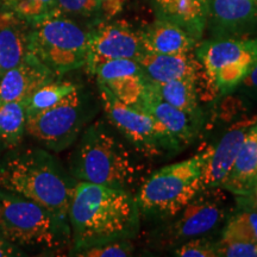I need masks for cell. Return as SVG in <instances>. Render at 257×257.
<instances>
[{
	"label": "cell",
	"mask_w": 257,
	"mask_h": 257,
	"mask_svg": "<svg viewBox=\"0 0 257 257\" xmlns=\"http://www.w3.org/2000/svg\"><path fill=\"white\" fill-rule=\"evenodd\" d=\"M70 255L98 244L130 240L140 231L141 212L133 192L78 181L68 212Z\"/></svg>",
	"instance_id": "cell-1"
},
{
	"label": "cell",
	"mask_w": 257,
	"mask_h": 257,
	"mask_svg": "<svg viewBox=\"0 0 257 257\" xmlns=\"http://www.w3.org/2000/svg\"><path fill=\"white\" fill-rule=\"evenodd\" d=\"M76 184L78 180L44 149L15 152L0 161V188L37 202L67 223Z\"/></svg>",
	"instance_id": "cell-2"
},
{
	"label": "cell",
	"mask_w": 257,
	"mask_h": 257,
	"mask_svg": "<svg viewBox=\"0 0 257 257\" xmlns=\"http://www.w3.org/2000/svg\"><path fill=\"white\" fill-rule=\"evenodd\" d=\"M70 174L78 181L131 189L144 168L110 123L95 121L83 131L70 155Z\"/></svg>",
	"instance_id": "cell-3"
},
{
	"label": "cell",
	"mask_w": 257,
	"mask_h": 257,
	"mask_svg": "<svg viewBox=\"0 0 257 257\" xmlns=\"http://www.w3.org/2000/svg\"><path fill=\"white\" fill-rule=\"evenodd\" d=\"M213 146H206L191 159L166 166L147 176L137 191L141 216L172 219L202 191L201 178Z\"/></svg>",
	"instance_id": "cell-4"
},
{
	"label": "cell",
	"mask_w": 257,
	"mask_h": 257,
	"mask_svg": "<svg viewBox=\"0 0 257 257\" xmlns=\"http://www.w3.org/2000/svg\"><path fill=\"white\" fill-rule=\"evenodd\" d=\"M0 237L21 246L59 249L72 242L69 223L37 202L0 188Z\"/></svg>",
	"instance_id": "cell-5"
},
{
	"label": "cell",
	"mask_w": 257,
	"mask_h": 257,
	"mask_svg": "<svg viewBox=\"0 0 257 257\" xmlns=\"http://www.w3.org/2000/svg\"><path fill=\"white\" fill-rule=\"evenodd\" d=\"M89 30L69 16L56 11L30 24L29 54L36 57L54 75L60 76L86 66Z\"/></svg>",
	"instance_id": "cell-6"
},
{
	"label": "cell",
	"mask_w": 257,
	"mask_h": 257,
	"mask_svg": "<svg viewBox=\"0 0 257 257\" xmlns=\"http://www.w3.org/2000/svg\"><path fill=\"white\" fill-rule=\"evenodd\" d=\"M194 55L212 95L225 96L238 88L257 63V37L199 41Z\"/></svg>",
	"instance_id": "cell-7"
},
{
	"label": "cell",
	"mask_w": 257,
	"mask_h": 257,
	"mask_svg": "<svg viewBox=\"0 0 257 257\" xmlns=\"http://www.w3.org/2000/svg\"><path fill=\"white\" fill-rule=\"evenodd\" d=\"M94 114L92 99L78 86L56 105L28 115L25 134L53 152H62L79 138Z\"/></svg>",
	"instance_id": "cell-8"
},
{
	"label": "cell",
	"mask_w": 257,
	"mask_h": 257,
	"mask_svg": "<svg viewBox=\"0 0 257 257\" xmlns=\"http://www.w3.org/2000/svg\"><path fill=\"white\" fill-rule=\"evenodd\" d=\"M98 86L108 123L133 146L136 153L144 157L155 159L176 155L181 152L162 124L152 114L123 104L107 88Z\"/></svg>",
	"instance_id": "cell-9"
},
{
	"label": "cell",
	"mask_w": 257,
	"mask_h": 257,
	"mask_svg": "<svg viewBox=\"0 0 257 257\" xmlns=\"http://www.w3.org/2000/svg\"><path fill=\"white\" fill-rule=\"evenodd\" d=\"M221 188L204 189L176 214V219L166 230L169 243H184L217 229L226 216Z\"/></svg>",
	"instance_id": "cell-10"
},
{
	"label": "cell",
	"mask_w": 257,
	"mask_h": 257,
	"mask_svg": "<svg viewBox=\"0 0 257 257\" xmlns=\"http://www.w3.org/2000/svg\"><path fill=\"white\" fill-rule=\"evenodd\" d=\"M146 54L141 29L124 21H107L91 28L88 57L86 67L94 75L101 63L110 60L128 59L138 61Z\"/></svg>",
	"instance_id": "cell-11"
},
{
	"label": "cell",
	"mask_w": 257,
	"mask_h": 257,
	"mask_svg": "<svg viewBox=\"0 0 257 257\" xmlns=\"http://www.w3.org/2000/svg\"><path fill=\"white\" fill-rule=\"evenodd\" d=\"M98 85L104 86L120 102L142 110L148 79L135 60L117 59L101 63L95 70Z\"/></svg>",
	"instance_id": "cell-12"
},
{
	"label": "cell",
	"mask_w": 257,
	"mask_h": 257,
	"mask_svg": "<svg viewBox=\"0 0 257 257\" xmlns=\"http://www.w3.org/2000/svg\"><path fill=\"white\" fill-rule=\"evenodd\" d=\"M210 38H246L257 34V0H210Z\"/></svg>",
	"instance_id": "cell-13"
},
{
	"label": "cell",
	"mask_w": 257,
	"mask_h": 257,
	"mask_svg": "<svg viewBox=\"0 0 257 257\" xmlns=\"http://www.w3.org/2000/svg\"><path fill=\"white\" fill-rule=\"evenodd\" d=\"M142 110L162 124L181 152L197 140L204 123L202 118L194 117L162 100L152 88L149 81Z\"/></svg>",
	"instance_id": "cell-14"
},
{
	"label": "cell",
	"mask_w": 257,
	"mask_h": 257,
	"mask_svg": "<svg viewBox=\"0 0 257 257\" xmlns=\"http://www.w3.org/2000/svg\"><path fill=\"white\" fill-rule=\"evenodd\" d=\"M253 119H243L237 121L223 135L217 146H213L210 159L201 178V187L204 189L220 188L221 184L233 167L240 147L245 138Z\"/></svg>",
	"instance_id": "cell-15"
},
{
	"label": "cell",
	"mask_w": 257,
	"mask_h": 257,
	"mask_svg": "<svg viewBox=\"0 0 257 257\" xmlns=\"http://www.w3.org/2000/svg\"><path fill=\"white\" fill-rule=\"evenodd\" d=\"M55 78L36 57L28 54L21 63L0 78V102L24 101L37 88Z\"/></svg>",
	"instance_id": "cell-16"
},
{
	"label": "cell",
	"mask_w": 257,
	"mask_h": 257,
	"mask_svg": "<svg viewBox=\"0 0 257 257\" xmlns=\"http://www.w3.org/2000/svg\"><path fill=\"white\" fill-rule=\"evenodd\" d=\"M144 75L152 82H168L173 80L192 79L202 76V67L194 51L185 54H143L137 61Z\"/></svg>",
	"instance_id": "cell-17"
},
{
	"label": "cell",
	"mask_w": 257,
	"mask_h": 257,
	"mask_svg": "<svg viewBox=\"0 0 257 257\" xmlns=\"http://www.w3.org/2000/svg\"><path fill=\"white\" fill-rule=\"evenodd\" d=\"M157 19L170 22L201 41L207 28L210 0H150Z\"/></svg>",
	"instance_id": "cell-18"
},
{
	"label": "cell",
	"mask_w": 257,
	"mask_h": 257,
	"mask_svg": "<svg viewBox=\"0 0 257 257\" xmlns=\"http://www.w3.org/2000/svg\"><path fill=\"white\" fill-rule=\"evenodd\" d=\"M257 186V123L244 138L233 167L220 188L234 195H251Z\"/></svg>",
	"instance_id": "cell-19"
},
{
	"label": "cell",
	"mask_w": 257,
	"mask_h": 257,
	"mask_svg": "<svg viewBox=\"0 0 257 257\" xmlns=\"http://www.w3.org/2000/svg\"><path fill=\"white\" fill-rule=\"evenodd\" d=\"M141 37L146 54H185L194 51L199 43L184 29L163 19H155L141 29Z\"/></svg>",
	"instance_id": "cell-20"
},
{
	"label": "cell",
	"mask_w": 257,
	"mask_h": 257,
	"mask_svg": "<svg viewBox=\"0 0 257 257\" xmlns=\"http://www.w3.org/2000/svg\"><path fill=\"white\" fill-rule=\"evenodd\" d=\"M30 24L3 10L0 11V74L14 68L29 54L28 36Z\"/></svg>",
	"instance_id": "cell-21"
},
{
	"label": "cell",
	"mask_w": 257,
	"mask_h": 257,
	"mask_svg": "<svg viewBox=\"0 0 257 257\" xmlns=\"http://www.w3.org/2000/svg\"><path fill=\"white\" fill-rule=\"evenodd\" d=\"M149 83L162 100L173 105L179 110L204 119V114H202V110L199 104L197 80L182 79L173 80L168 82L149 81Z\"/></svg>",
	"instance_id": "cell-22"
},
{
	"label": "cell",
	"mask_w": 257,
	"mask_h": 257,
	"mask_svg": "<svg viewBox=\"0 0 257 257\" xmlns=\"http://www.w3.org/2000/svg\"><path fill=\"white\" fill-rule=\"evenodd\" d=\"M56 4L61 14L83 18L94 27L121 12L125 0H56Z\"/></svg>",
	"instance_id": "cell-23"
},
{
	"label": "cell",
	"mask_w": 257,
	"mask_h": 257,
	"mask_svg": "<svg viewBox=\"0 0 257 257\" xmlns=\"http://www.w3.org/2000/svg\"><path fill=\"white\" fill-rule=\"evenodd\" d=\"M27 112L23 101L0 102V143L4 148L18 147L25 134Z\"/></svg>",
	"instance_id": "cell-24"
},
{
	"label": "cell",
	"mask_w": 257,
	"mask_h": 257,
	"mask_svg": "<svg viewBox=\"0 0 257 257\" xmlns=\"http://www.w3.org/2000/svg\"><path fill=\"white\" fill-rule=\"evenodd\" d=\"M237 202L238 210L226 219L220 239L257 243V208L244 204L239 199Z\"/></svg>",
	"instance_id": "cell-25"
},
{
	"label": "cell",
	"mask_w": 257,
	"mask_h": 257,
	"mask_svg": "<svg viewBox=\"0 0 257 257\" xmlns=\"http://www.w3.org/2000/svg\"><path fill=\"white\" fill-rule=\"evenodd\" d=\"M78 86L79 85H75V83L69 81H54V80L41 86L40 88H37L28 99H25L23 101L27 117L56 105L57 102L62 100L64 96L68 95Z\"/></svg>",
	"instance_id": "cell-26"
},
{
	"label": "cell",
	"mask_w": 257,
	"mask_h": 257,
	"mask_svg": "<svg viewBox=\"0 0 257 257\" xmlns=\"http://www.w3.org/2000/svg\"><path fill=\"white\" fill-rule=\"evenodd\" d=\"M0 8L29 24L57 11L56 0H0Z\"/></svg>",
	"instance_id": "cell-27"
},
{
	"label": "cell",
	"mask_w": 257,
	"mask_h": 257,
	"mask_svg": "<svg viewBox=\"0 0 257 257\" xmlns=\"http://www.w3.org/2000/svg\"><path fill=\"white\" fill-rule=\"evenodd\" d=\"M134 252V246L130 240H117L98 245L89 246L74 253V256L83 257H126Z\"/></svg>",
	"instance_id": "cell-28"
},
{
	"label": "cell",
	"mask_w": 257,
	"mask_h": 257,
	"mask_svg": "<svg viewBox=\"0 0 257 257\" xmlns=\"http://www.w3.org/2000/svg\"><path fill=\"white\" fill-rule=\"evenodd\" d=\"M173 253L179 257H217L216 242L198 237L179 244Z\"/></svg>",
	"instance_id": "cell-29"
},
{
	"label": "cell",
	"mask_w": 257,
	"mask_h": 257,
	"mask_svg": "<svg viewBox=\"0 0 257 257\" xmlns=\"http://www.w3.org/2000/svg\"><path fill=\"white\" fill-rule=\"evenodd\" d=\"M216 255L221 257H257V243L243 240L216 242Z\"/></svg>",
	"instance_id": "cell-30"
},
{
	"label": "cell",
	"mask_w": 257,
	"mask_h": 257,
	"mask_svg": "<svg viewBox=\"0 0 257 257\" xmlns=\"http://www.w3.org/2000/svg\"><path fill=\"white\" fill-rule=\"evenodd\" d=\"M236 91H239L248 98H257V63Z\"/></svg>",
	"instance_id": "cell-31"
},
{
	"label": "cell",
	"mask_w": 257,
	"mask_h": 257,
	"mask_svg": "<svg viewBox=\"0 0 257 257\" xmlns=\"http://www.w3.org/2000/svg\"><path fill=\"white\" fill-rule=\"evenodd\" d=\"M21 249L15 244L8 242L0 237V257H12V256H22Z\"/></svg>",
	"instance_id": "cell-32"
},
{
	"label": "cell",
	"mask_w": 257,
	"mask_h": 257,
	"mask_svg": "<svg viewBox=\"0 0 257 257\" xmlns=\"http://www.w3.org/2000/svg\"><path fill=\"white\" fill-rule=\"evenodd\" d=\"M252 194H255V199H252V195H238V199L239 200H242L244 204L257 208V186H256L255 191H253Z\"/></svg>",
	"instance_id": "cell-33"
},
{
	"label": "cell",
	"mask_w": 257,
	"mask_h": 257,
	"mask_svg": "<svg viewBox=\"0 0 257 257\" xmlns=\"http://www.w3.org/2000/svg\"><path fill=\"white\" fill-rule=\"evenodd\" d=\"M3 148H4V146H3V144L0 143V154H2V150H3Z\"/></svg>",
	"instance_id": "cell-34"
},
{
	"label": "cell",
	"mask_w": 257,
	"mask_h": 257,
	"mask_svg": "<svg viewBox=\"0 0 257 257\" xmlns=\"http://www.w3.org/2000/svg\"><path fill=\"white\" fill-rule=\"evenodd\" d=\"M0 78H2V74H0Z\"/></svg>",
	"instance_id": "cell-35"
},
{
	"label": "cell",
	"mask_w": 257,
	"mask_h": 257,
	"mask_svg": "<svg viewBox=\"0 0 257 257\" xmlns=\"http://www.w3.org/2000/svg\"><path fill=\"white\" fill-rule=\"evenodd\" d=\"M240 201H242V200H240ZM255 208H256V207H255Z\"/></svg>",
	"instance_id": "cell-36"
}]
</instances>
